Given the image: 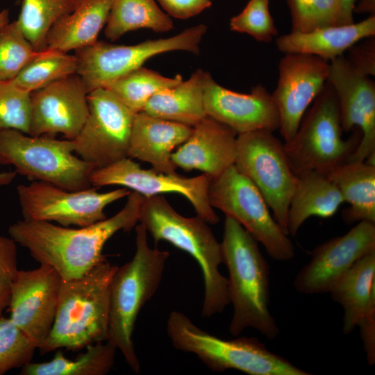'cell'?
I'll return each instance as SVG.
<instances>
[{"mask_svg": "<svg viewBox=\"0 0 375 375\" xmlns=\"http://www.w3.org/2000/svg\"><path fill=\"white\" fill-rule=\"evenodd\" d=\"M167 333L173 347L195 355L209 369H236L249 375H308L256 338L224 340L202 330L183 312H172Z\"/></svg>", "mask_w": 375, "mask_h": 375, "instance_id": "cell-6", "label": "cell"}, {"mask_svg": "<svg viewBox=\"0 0 375 375\" xmlns=\"http://www.w3.org/2000/svg\"><path fill=\"white\" fill-rule=\"evenodd\" d=\"M126 197L118 212L90 226L74 228L23 219L11 224L8 233L40 264L55 269L62 281L76 279L106 260L103 249L112 235L137 225L144 197L133 191Z\"/></svg>", "mask_w": 375, "mask_h": 375, "instance_id": "cell-1", "label": "cell"}, {"mask_svg": "<svg viewBox=\"0 0 375 375\" xmlns=\"http://www.w3.org/2000/svg\"><path fill=\"white\" fill-rule=\"evenodd\" d=\"M138 222L156 243L166 241L191 256L201 267L204 285L203 317L221 313L230 304L228 279L219 267L223 263L221 243L208 223L199 216L178 213L162 195L144 198Z\"/></svg>", "mask_w": 375, "mask_h": 375, "instance_id": "cell-3", "label": "cell"}, {"mask_svg": "<svg viewBox=\"0 0 375 375\" xmlns=\"http://www.w3.org/2000/svg\"><path fill=\"white\" fill-rule=\"evenodd\" d=\"M292 31L308 32L315 29L344 25L340 0H287Z\"/></svg>", "mask_w": 375, "mask_h": 375, "instance_id": "cell-35", "label": "cell"}, {"mask_svg": "<svg viewBox=\"0 0 375 375\" xmlns=\"http://www.w3.org/2000/svg\"><path fill=\"white\" fill-rule=\"evenodd\" d=\"M88 99V115L72 142L74 153L97 169L127 157L135 113L105 88Z\"/></svg>", "mask_w": 375, "mask_h": 375, "instance_id": "cell-13", "label": "cell"}, {"mask_svg": "<svg viewBox=\"0 0 375 375\" xmlns=\"http://www.w3.org/2000/svg\"><path fill=\"white\" fill-rule=\"evenodd\" d=\"M88 92L74 74L31 93V126L28 135L54 137L61 134L74 140L89 112Z\"/></svg>", "mask_w": 375, "mask_h": 375, "instance_id": "cell-19", "label": "cell"}, {"mask_svg": "<svg viewBox=\"0 0 375 375\" xmlns=\"http://www.w3.org/2000/svg\"><path fill=\"white\" fill-rule=\"evenodd\" d=\"M117 348L108 341L86 347L76 358H67L58 351L49 361L30 362L22 367L21 375H105L115 364Z\"/></svg>", "mask_w": 375, "mask_h": 375, "instance_id": "cell-29", "label": "cell"}, {"mask_svg": "<svg viewBox=\"0 0 375 375\" xmlns=\"http://www.w3.org/2000/svg\"><path fill=\"white\" fill-rule=\"evenodd\" d=\"M36 349L10 317H0V375L31 362Z\"/></svg>", "mask_w": 375, "mask_h": 375, "instance_id": "cell-36", "label": "cell"}, {"mask_svg": "<svg viewBox=\"0 0 375 375\" xmlns=\"http://www.w3.org/2000/svg\"><path fill=\"white\" fill-rule=\"evenodd\" d=\"M76 71L75 54L45 49L11 81L19 88L31 93L56 81L76 74Z\"/></svg>", "mask_w": 375, "mask_h": 375, "instance_id": "cell-33", "label": "cell"}, {"mask_svg": "<svg viewBox=\"0 0 375 375\" xmlns=\"http://www.w3.org/2000/svg\"><path fill=\"white\" fill-rule=\"evenodd\" d=\"M130 192L122 187L106 192H99L92 187L72 191L36 181L17 187L23 219L77 227L105 219L106 207L127 197Z\"/></svg>", "mask_w": 375, "mask_h": 375, "instance_id": "cell-12", "label": "cell"}, {"mask_svg": "<svg viewBox=\"0 0 375 375\" xmlns=\"http://www.w3.org/2000/svg\"><path fill=\"white\" fill-rule=\"evenodd\" d=\"M369 365L375 363V315L362 318L357 324Z\"/></svg>", "mask_w": 375, "mask_h": 375, "instance_id": "cell-42", "label": "cell"}, {"mask_svg": "<svg viewBox=\"0 0 375 375\" xmlns=\"http://www.w3.org/2000/svg\"><path fill=\"white\" fill-rule=\"evenodd\" d=\"M202 1H210V2H212V0H202Z\"/></svg>", "mask_w": 375, "mask_h": 375, "instance_id": "cell-46", "label": "cell"}, {"mask_svg": "<svg viewBox=\"0 0 375 375\" xmlns=\"http://www.w3.org/2000/svg\"><path fill=\"white\" fill-rule=\"evenodd\" d=\"M169 16L178 19H188L211 6L212 2L202 0H158Z\"/></svg>", "mask_w": 375, "mask_h": 375, "instance_id": "cell-41", "label": "cell"}, {"mask_svg": "<svg viewBox=\"0 0 375 375\" xmlns=\"http://www.w3.org/2000/svg\"><path fill=\"white\" fill-rule=\"evenodd\" d=\"M344 24H351L353 23V9L356 6V0H340Z\"/></svg>", "mask_w": 375, "mask_h": 375, "instance_id": "cell-43", "label": "cell"}, {"mask_svg": "<svg viewBox=\"0 0 375 375\" xmlns=\"http://www.w3.org/2000/svg\"><path fill=\"white\" fill-rule=\"evenodd\" d=\"M258 243L239 222L226 216L221 247L233 311L229 332L238 336L251 328L272 340L280 331L269 308V265Z\"/></svg>", "mask_w": 375, "mask_h": 375, "instance_id": "cell-2", "label": "cell"}, {"mask_svg": "<svg viewBox=\"0 0 375 375\" xmlns=\"http://www.w3.org/2000/svg\"><path fill=\"white\" fill-rule=\"evenodd\" d=\"M273 132L260 129L238 135L234 165L258 189L275 221L288 235V213L298 176L283 143Z\"/></svg>", "mask_w": 375, "mask_h": 375, "instance_id": "cell-10", "label": "cell"}, {"mask_svg": "<svg viewBox=\"0 0 375 375\" xmlns=\"http://www.w3.org/2000/svg\"><path fill=\"white\" fill-rule=\"evenodd\" d=\"M269 3V0H249L242 11L231 19V30L247 33L259 42H269L278 31Z\"/></svg>", "mask_w": 375, "mask_h": 375, "instance_id": "cell-38", "label": "cell"}, {"mask_svg": "<svg viewBox=\"0 0 375 375\" xmlns=\"http://www.w3.org/2000/svg\"><path fill=\"white\" fill-rule=\"evenodd\" d=\"M112 0H77L74 9L49 31L46 49L77 51L97 41L106 26Z\"/></svg>", "mask_w": 375, "mask_h": 375, "instance_id": "cell-25", "label": "cell"}, {"mask_svg": "<svg viewBox=\"0 0 375 375\" xmlns=\"http://www.w3.org/2000/svg\"><path fill=\"white\" fill-rule=\"evenodd\" d=\"M17 270V243L10 237L0 236V317L9 306Z\"/></svg>", "mask_w": 375, "mask_h": 375, "instance_id": "cell-39", "label": "cell"}, {"mask_svg": "<svg viewBox=\"0 0 375 375\" xmlns=\"http://www.w3.org/2000/svg\"><path fill=\"white\" fill-rule=\"evenodd\" d=\"M31 93L12 81H0V131L14 129L29 134Z\"/></svg>", "mask_w": 375, "mask_h": 375, "instance_id": "cell-37", "label": "cell"}, {"mask_svg": "<svg viewBox=\"0 0 375 375\" xmlns=\"http://www.w3.org/2000/svg\"><path fill=\"white\" fill-rule=\"evenodd\" d=\"M338 101L343 131L357 128L361 138L346 162L375 164V83L369 76L355 71L347 58L330 62L327 80Z\"/></svg>", "mask_w": 375, "mask_h": 375, "instance_id": "cell-17", "label": "cell"}, {"mask_svg": "<svg viewBox=\"0 0 375 375\" xmlns=\"http://www.w3.org/2000/svg\"><path fill=\"white\" fill-rule=\"evenodd\" d=\"M374 35L375 15H372L358 23L326 26L308 32L291 31L277 38L276 44L284 53H307L331 62L356 43Z\"/></svg>", "mask_w": 375, "mask_h": 375, "instance_id": "cell-23", "label": "cell"}, {"mask_svg": "<svg viewBox=\"0 0 375 375\" xmlns=\"http://www.w3.org/2000/svg\"><path fill=\"white\" fill-rule=\"evenodd\" d=\"M340 112L335 92L327 81L301 119L294 136L283 147L298 176L310 171L328 173L347 161L361 138L358 128L342 138Z\"/></svg>", "mask_w": 375, "mask_h": 375, "instance_id": "cell-7", "label": "cell"}, {"mask_svg": "<svg viewBox=\"0 0 375 375\" xmlns=\"http://www.w3.org/2000/svg\"><path fill=\"white\" fill-rule=\"evenodd\" d=\"M117 267L106 260L80 278L62 281L51 330L38 347L41 354L107 341L109 288Z\"/></svg>", "mask_w": 375, "mask_h": 375, "instance_id": "cell-5", "label": "cell"}, {"mask_svg": "<svg viewBox=\"0 0 375 375\" xmlns=\"http://www.w3.org/2000/svg\"><path fill=\"white\" fill-rule=\"evenodd\" d=\"M135 251L133 258L117 267L109 288L107 341L119 350L135 373L140 365L133 334L138 315L160 286L169 253L151 248L146 228L135 226Z\"/></svg>", "mask_w": 375, "mask_h": 375, "instance_id": "cell-4", "label": "cell"}, {"mask_svg": "<svg viewBox=\"0 0 375 375\" xmlns=\"http://www.w3.org/2000/svg\"><path fill=\"white\" fill-rule=\"evenodd\" d=\"M285 54L278 64V79L272 97L279 113L278 129L287 142L327 81L330 62L307 53Z\"/></svg>", "mask_w": 375, "mask_h": 375, "instance_id": "cell-16", "label": "cell"}, {"mask_svg": "<svg viewBox=\"0 0 375 375\" xmlns=\"http://www.w3.org/2000/svg\"><path fill=\"white\" fill-rule=\"evenodd\" d=\"M208 199L214 208L239 222L277 261H288L295 247L270 212L256 185L233 165L211 178Z\"/></svg>", "mask_w": 375, "mask_h": 375, "instance_id": "cell-9", "label": "cell"}, {"mask_svg": "<svg viewBox=\"0 0 375 375\" xmlns=\"http://www.w3.org/2000/svg\"><path fill=\"white\" fill-rule=\"evenodd\" d=\"M62 278L46 264L17 270L8 306L10 319L37 347L49 334L56 313Z\"/></svg>", "mask_w": 375, "mask_h": 375, "instance_id": "cell-18", "label": "cell"}, {"mask_svg": "<svg viewBox=\"0 0 375 375\" xmlns=\"http://www.w3.org/2000/svg\"><path fill=\"white\" fill-rule=\"evenodd\" d=\"M344 203L340 190L327 174L310 171L299 175L288 209V235L294 236L311 217H333Z\"/></svg>", "mask_w": 375, "mask_h": 375, "instance_id": "cell-26", "label": "cell"}, {"mask_svg": "<svg viewBox=\"0 0 375 375\" xmlns=\"http://www.w3.org/2000/svg\"><path fill=\"white\" fill-rule=\"evenodd\" d=\"M237 137L232 128L206 116L172 153V160L186 172L197 169L215 178L235 164Z\"/></svg>", "mask_w": 375, "mask_h": 375, "instance_id": "cell-21", "label": "cell"}, {"mask_svg": "<svg viewBox=\"0 0 375 375\" xmlns=\"http://www.w3.org/2000/svg\"><path fill=\"white\" fill-rule=\"evenodd\" d=\"M204 109L207 116L228 126L238 135L256 130L279 128L278 108L272 94L262 85L248 94L228 90L205 74Z\"/></svg>", "mask_w": 375, "mask_h": 375, "instance_id": "cell-20", "label": "cell"}, {"mask_svg": "<svg viewBox=\"0 0 375 375\" xmlns=\"http://www.w3.org/2000/svg\"><path fill=\"white\" fill-rule=\"evenodd\" d=\"M207 31L199 24L167 38L148 40L134 45H119L104 41L80 49L75 52L76 74L88 93L142 66L158 54L172 51L200 52V43Z\"/></svg>", "mask_w": 375, "mask_h": 375, "instance_id": "cell-11", "label": "cell"}, {"mask_svg": "<svg viewBox=\"0 0 375 375\" xmlns=\"http://www.w3.org/2000/svg\"><path fill=\"white\" fill-rule=\"evenodd\" d=\"M77 0H22L16 20L26 38L38 51L46 49L48 33L63 16L70 12Z\"/></svg>", "mask_w": 375, "mask_h": 375, "instance_id": "cell-32", "label": "cell"}, {"mask_svg": "<svg viewBox=\"0 0 375 375\" xmlns=\"http://www.w3.org/2000/svg\"><path fill=\"white\" fill-rule=\"evenodd\" d=\"M10 12L8 9H3L0 11V30L8 23H9Z\"/></svg>", "mask_w": 375, "mask_h": 375, "instance_id": "cell-45", "label": "cell"}, {"mask_svg": "<svg viewBox=\"0 0 375 375\" xmlns=\"http://www.w3.org/2000/svg\"><path fill=\"white\" fill-rule=\"evenodd\" d=\"M210 181L211 177L204 173L188 178L176 172L166 174L153 169H142L128 157L95 169L90 176L93 187L119 185L132 190L144 198L166 193L180 194L189 200L198 216L210 224H215L219 217L208 199Z\"/></svg>", "mask_w": 375, "mask_h": 375, "instance_id": "cell-14", "label": "cell"}, {"mask_svg": "<svg viewBox=\"0 0 375 375\" xmlns=\"http://www.w3.org/2000/svg\"><path fill=\"white\" fill-rule=\"evenodd\" d=\"M16 176L17 173L15 171L0 172V188L10 184Z\"/></svg>", "mask_w": 375, "mask_h": 375, "instance_id": "cell-44", "label": "cell"}, {"mask_svg": "<svg viewBox=\"0 0 375 375\" xmlns=\"http://www.w3.org/2000/svg\"><path fill=\"white\" fill-rule=\"evenodd\" d=\"M192 127L151 116L135 115L127 157L151 164L155 171L176 173L173 150L190 136Z\"/></svg>", "mask_w": 375, "mask_h": 375, "instance_id": "cell-22", "label": "cell"}, {"mask_svg": "<svg viewBox=\"0 0 375 375\" xmlns=\"http://www.w3.org/2000/svg\"><path fill=\"white\" fill-rule=\"evenodd\" d=\"M375 251V223L362 221L347 233L317 246L295 276V290L303 294L329 292L360 258Z\"/></svg>", "mask_w": 375, "mask_h": 375, "instance_id": "cell-15", "label": "cell"}, {"mask_svg": "<svg viewBox=\"0 0 375 375\" xmlns=\"http://www.w3.org/2000/svg\"><path fill=\"white\" fill-rule=\"evenodd\" d=\"M347 51L346 58L355 71L367 76L375 75V35L359 41Z\"/></svg>", "mask_w": 375, "mask_h": 375, "instance_id": "cell-40", "label": "cell"}, {"mask_svg": "<svg viewBox=\"0 0 375 375\" xmlns=\"http://www.w3.org/2000/svg\"><path fill=\"white\" fill-rule=\"evenodd\" d=\"M183 81L180 74L166 77L158 72L140 67L107 83L105 88L113 93L135 113L142 112L156 93L172 88Z\"/></svg>", "mask_w": 375, "mask_h": 375, "instance_id": "cell-31", "label": "cell"}, {"mask_svg": "<svg viewBox=\"0 0 375 375\" xmlns=\"http://www.w3.org/2000/svg\"><path fill=\"white\" fill-rule=\"evenodd\" d=\"M173 28L170 16L154 0H112L104 34L108 40L115 41L140 28L164 33Z\"/></svg>", "mask_w": 375, "mask_h": 375, "instance_id": "cell-30", "label": "cell"}, {"mask_svg": "<svg viewBox=\"0 0 375 375\" xmlns=\"http://www.w3.org/2000/svg\"><path fill=\"white\" fill-rule=\"evenodd\" d=\"M329 293L343 309L344 335L351 333L365 317L375 315V251L357 260Z\"/></svg>", "mask_w": 375, "mask_h": 375, "instance_id": "cell-24", "label": "cell"}, {"mask_svg": "<svg viewBox=\"0 0 375 375\" xmlns=\"http://www.w3.org/2000/svg\"><path fill=\"white\" fill-rule=\"evenodd\" d=\"M326 174L349 205L342 214L344 222L375 223V164L344 162Z\"/></svg>", "mask_w": 375, "mask_h": 375, "instance_id": "cell-28", "label": "cell"}, {"mask_svg": "<svg viewBox=\"0 0 375 375\" xmlns=\"http://www.w3.org/2000/svg\"><path fill=\"white\" fill-rule=\"evenodd\" d=\"M206 72L197 69L186 81L153 94L142 112L158 118L191 127L206 115L204 104Z\"/></svg>", "mask_w": 375, "mask_h": 375, "instance_id": "cell-27", "label": "cell"}, {"mask_svg": "<svg viewBox=\"0 0 375 375\" xmlns=\"http://www.w3.org/2000/svg\"><path fill=\"white\" fill-rule=\"evenodd\" d=\"M39 53L16 20L6 24L0 30V81L14 79Z\"/></svg>", "mask_w": 375, "mask_h": 375, "instance_id": "cell-34", "label": "cell"}, {"mask_svg": "<svg viewBox=\"0 0 375 375\" xmlns=\"http://www.w3.org/2000/svg\"><path fill=\"white\" fill-rule=\"evenodd\" d=\"M0 165H12L29 180L72 191L92 187L94 167L78 157L72 140L34 136L14 129L0 131Z\"/></svg>", "mask_w": 375, "mask_h": 375, "instance_id": "cell-8", "label": "cell"}]
</instances>
